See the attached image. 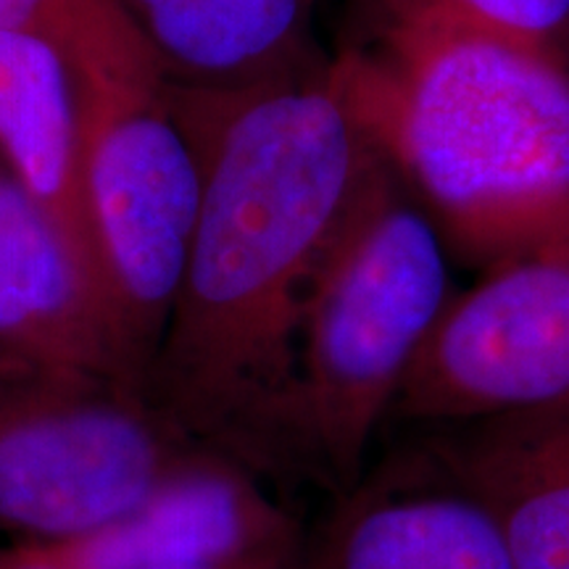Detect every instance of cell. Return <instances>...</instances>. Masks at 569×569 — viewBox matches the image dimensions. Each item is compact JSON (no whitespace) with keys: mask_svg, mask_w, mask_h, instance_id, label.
<instances>
[{"mask_svg":"<svg viewBox=\"0 0 569 569\" xmlns=\"http://www.w3.org/2000/svg\"><path fill=\"white\" fill-rule=\"evenodd\" d=\"M380 159L327 67L211 90L201 217L148 396L261 475L306 301Z\"/></svg>","mask_w":569,"mask_h":569,"instance_id":"obj_1","label":"cell"},{"mask_svg":"<svg viewBox=\"0 0 569 569\" xmlns=\"http://www.w3.org/2000/svg\"><path fill=\"white\" fill-rule=\"evenodd\" d=\"M367 19L327 71L448 253L486 272L569 246V59L432 9Z\"/></svg>","mask_w":569,"mask_h":569,"instance_id":"obj_2","label":"cell"},{"mask_svg":"<svg viewBox=\"0 0 569 569\" xmlns=\"http://www.w3.org/2000/svg\"><path fill=\"white\" fill-rule=\"evenodd\" d=\"M448 256L438 227L380 159L306 301L267 478L301 469L338 496L359 486L375 432L453 298Z\"/></svg>","mask_w":569,"mask_h":569,"instance_id":"obj_3","label":"cell"},{"mask_svg":"<svg viewBox=\"0 0 569 569\" xmlns=\"http://www.w3.org/2000/svg\"><path fill=\"white\" fill-rule=\"evenodd\" d=\"M80 101L92 256L148 382L201 217L211 90L161 80Z\"/></svg>","mask_w":569,"mask_h":569,"instance_id":"obj_4","label":"cell"},{"mask_svg":"<svg viewBox=\"0 0 569 569\" xmlns=\"http://www.w3.org/2000/svg\"><path fill=\"white\" fill-rule=\"evenodd\" d=\"M196 443L140 388L0 367V532L30 543L90 536Z\"/></svg>","mask_w":569,"mask_h":569,"instance_id":"obj_5","label":"cell"},{"mask_svg":"<svg viewBox=\"0 0 569 569\" xmlns=\"http://www.w3.org/2000/svg\"><path fill=\"white\" fill-rule=\"evenodd\" d=\"M569 411V246L503 261L453 293L390 419L451 427Z\"/></svg>","mask_w":569,"mask_h":569,"instance_id":"obj_6","label":"cell"},{"mask_svg":"<svg viewBox=\"0 0 569 569\" xmlns=\"http://www.w3.org/2000/svg\"><path fill=\"white\" fill-rule=\"evenodd\" d=\"M0 367L92 377L148 393L101 282L0 163Z\"/></svg>","mask_w":569,"mask_h":569,"instance_id":"obj_7","label":"cell"},{"mask_svg":"<svg viewBox=\"0 0 569 569\" xmlns=\"http://www.w3.org/2000/svg\"><path fill=\"white\" fill-rule=\"evenodd\" d=\"M51 546L74 569H182L301 549L303 538L267 475L198 440L127 515Z\"/></svg>","mask_w":569,"mask_h":569,"instance_id":"obj_8","label":"cell"},{"mask_svg":"<svg viewBox=\"0 0 569 569\" xmlns=\"http://www.w3.org/2000/svg\"><path fill=\"white\" fill-rule=\"evenodd\" d=\"M303 569H515L493 515L436 461L407 459L340 496Z\"/></svg>","mask_w":569,"mask_h":569,"instance_id":"obj_9","label":"cell"},{"mask_svg":"<svg viewBox=\"0 0 569 569\" xmlns=\"http://www.w3.org/2000/svg\"><path fill=\"white\" fill-rule=\"evenodd\" d=\"M436 430L427 457L486 503L515 569H569V411Z\"/></svg>","mask_w":569,"mask_h":569,"instance_id":"obj_10","label":"cell"},{"mask_svg":"<svg viewBox=\"0 0 569 569\" xmlns=\"http://www.w3.org/2000/svg\"><path fill=\"white\" fill-rule=\"evenodd\" d=\"M169 82L251 90L315 74L317 0H117Z\"/></svg>","mask_w":569,"mask_h":569,"instance_id":"obj_11","label":"cell"},{"mask_svg":"<svg viewBox=\"0 0 569 569\" xmlns=\"http://www.w3.org/2000/svg\"><path fill=\"white\" fill-rule=\"evenodd\" d=\"M0 163L98 277L84 203L80 82L59 48L30 34L0 32Z\"/></svg>","mask_w":569,"mask_h":569,"instance_id":"obj_12","label":"cell"},{"mask_svg":"<svg viewBox=\"0 0 569 569\" xmlns=\"http://www.w3.org/2000/svg\"><path fill=\"white\" fill-rule=\"evenodd\" d=\"M0 32L48 40L80 88H134L167 80L117 0H0Z\"/></svg>","mask_w":569,"mask_h":569,"instance_id":"obj_13","label":"cell"},{"mask_svg":"<svg viewBox=\"0 0 569 569\" xmlns=\"http://www.w3.org/2000/svg\"><path fill=\"white\" fill-rule=\"evenodd\" d=\"M375 6H411L443 11L488 30L551 48L569 59V0H369Z\"/></svg>","mask_w":569,"mask_h":569,"instance_id":"obj_14","label":"cell"},{"mask_svg":"<svg viewBox=\"0 0 569 569\" xmlns=\"http://www.w3.org/2000/svg\"><path fill=\"white\" fill-rule=\"evenodd\" d=\"M0 569H74L71 561L51 543L13 540L0 546Z\"/></svg>","mask_w":569,"mask_h":569,"instance_id":"obj_15","label":"cell"},{"mask_svg":"<svg viewBox=\"0 0 569 569\" xmlns=\"http://www.w3.org/2000/svg\"><path fill=\"white\" fill-rule=\"evenodd\" d=\"M303 551L306 546H301V549H290V551L264 553V557H253V559L227 561V565L182 567V569H303Z\"/></svg>","mask_w":569,"mask_h":569,"instance_id":"obj_16","label":"cell"}]
</instances>
